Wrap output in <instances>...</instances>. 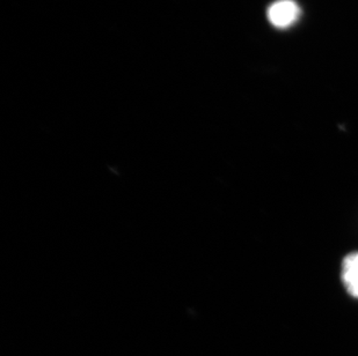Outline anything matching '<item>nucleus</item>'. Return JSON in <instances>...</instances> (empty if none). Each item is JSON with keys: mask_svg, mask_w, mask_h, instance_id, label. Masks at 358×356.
Wrapping results in <instances>:
<instances>
[{"mask_svg": "<svg viewBox=\"0 0 358 356\" xmlns=\"http://www.w3.org/2000/svg\"><path fill=\"white\" fill-rule=\"evenodd\" d=\"M301 15V8L294 0H278L268 8V19L280 29L290 27Z\"/></svg>", "mask_w": 358, "mask_h": 356, "instance_id": "nucleus-1", "label": "nucleus"}, {"mask_svg": "<svg viewBox=\"0 0 358 356\" xmlns=\"http://www.w3.org/2000/svg\"><path fill=\"white\" fill-rule=\"evenodd\" d=\"M342 281L349 294L358 299V252L350 253L343 260Z\"/></svg>", "mask_w": 358, "mask_h": 356, "instance_id": "nucleus-2", "label": "nucleus"}]
</instances>
